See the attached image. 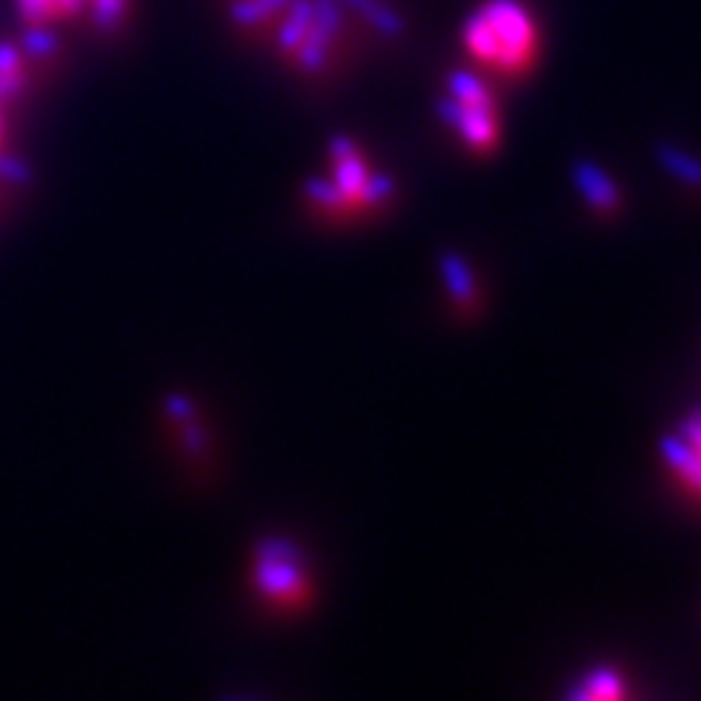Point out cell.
Instances as JSON below:
<instances>
[{
  "instance_id": "6da1fadb",
  "label": "cell",
  "mask_w": 701,
  "mask_h": 701,
  "mask_svg": "<svg viewBox=\"0 0 701 701\" xmlns=\"http://www.w3.org/2000/svg\"><path fill=\"white\" fill-rule=\"evenodd\" d=\"M465 44L485 65L521 74L535 59L538 33L521 0H485L465 21Z\"/></svg>"
},
{
  "instance_id": "7a4b0ae2",
  "label": "cell",
  "mask_w": 701,
  "mask_h": 701,
  "mask_svg": "<svg viewBox=\"0 0 701 701\" xmlns=\"http://www.w3.org/2000/svg\"><path fill=\"white\" fill-rule=\"evenodd\" d=\"M254 585L275 605H302L311 590L307 562L293 541L266 538L254 553Z\"/></svg>"
},
{
  "instance_id": "3957f363",
  "label": "cell",
  "mask_w": 701,
  "mask_h": 701,
  "mask_svg": "<svg viewBox=\"0 0 701 701\" xmlns=\"http://www.w3.org/2000/svg\"><path fill=\"white\" fill-rule=\"evenodd\" d=\"M343 33V7L339 0H313V18L307 27V35L295 48V62L307 74H316L327 65L334 39Z\"/></svg>"
},
{
  "instance_id": "277c9868",
  "label": "cell",
  "mask_w": 701,
  "mask_h": 701,
  "mask_svg": "<svg viewBox=\"0 0 701 701\" xmlns=\"http://www.w3.org/2000/svg\"><path fill=\"white\" fill-rule=\"evenodd\" d=\"M441 121L450 123L473 149H491L498 140V115L494 108L462 106L453 97H444L439 103Z\"/></svg>"
},
{
  "instance_id": "5b68a950",
  "label": "cell",
  "mask_w": 701,
  "mask_h": 701,
  "mask_svg": "<svg viewBox=\"0 0 701 701\" xmlns=\"http://www.w3.org/2000/svg\"><path fill=\"white\" fill-rule=\"evenodd\" d=\"M573 185L594 211L614 213L620 208V190H617L611 176L603 167H596L594 161L573 164Z\"/></svg>"
},
{
  "instance_id": "8992f818",
  "label": "cell",
  "mask_w": 701,
  "mask_h": 701,
  "mask_svg": "<svg viewBox=\"0 0 701 701\" xmlns=\"http://www.w3.org/2000/svg\"><path fill=\"white\" fill-rule=\"evenodd\" d=\"M331 161H334V181L336 188L343 190L345 199L350 202V208H357L359 193H363V185L368 179V170L363 158L357 156V147L350 138H334L331 140Z\"/></svg>"
},
{
  "instance_id": "52a82bcc",
  "label": "cell",
  "mask_w": 701,
  "mask_h": 701,
  "mask_svg": "<svg viewBox=\"0 0 701 701\" xmlns=\"http://www.w3.org/2000/svg\"><path fill=\"white\" fill-rule=\"evenodd\" d=\"M661 453L663 459H667V465L672 468L695 494H701V457H695L693 448H690L681 436H667V439L661 441Z\"/></svg>"
},
{
  "instance_id": "ba28073f",
  "label": "cell",
  "mask_w": 701,
  "mask_h": 701,
  "mask_svg": "<svg viewBox=\"0 0 701 701\" xmlns=\"http://www.w3.org/2000/svg\"><path fill=\"white\" fill-rule=\"evenodd\" d=\"M311 18L313 0H290L284 9V18H281V27H278V48L286 50V53H295V48L307 35Z\"/></svg>"
},
{
  "instance_id": "9c48e42d",
  "label": "cell",
  "mask_w": 701,
  "mask_h": 701,
  "mask_svg": "<svg viewBox=\"0 0 701 701\" xmlns=\"http://www.w3.org/2000/svg\"><path fill=\"white\" fill-rule=\"evenodd\" d=\"M441 275H444V284H448V293L453 295V302L459 307H473V302H477V284H473L471 266L459 254H441Z\"/></svg>"
},
{
  "instance_id": "30bf717a",
  "label": "cell",
  "mask_w": 701,
  "mask_h": 701,
  "mask_svg": "<svg viewBox=\"0 0 701 701\" xmlns=\"http://www.w3.org/2000/svg\"><path fill=\"white\" fill-rule=\"evenodd\" d=\"M626 695V687H622V678L611 669H596L590 676L585 678V684L576 687L567 693V699L576 701H614Z\"/></svg>"
},
{
  "instance_id": "8fae6325",
  "label": "cell",
  "mask_w": 701,
  "mask_h": 701,
  "mask_svg": "<svg viewBox=\"0 0 701 701\" xmlns=\"http://www.w3.org/2000/svg\"><path fill=\"white\" fill-rule=\"evenodd\" d=\"M448 97H453L457 103H462V106L494 108V100H491L485 82L477 74H471V71H453V74L448 76Z\"/></svg>"
},
{
  "instance_id": "7c38bea8",
  "label": "cell",
  "mask_w": 701,
  "mask_h": 701,
  "mask_svg": "<svg viewBox=\"0 0 701 701\" xmlns=\"http://www.w3.org/2000/svg\"><path fill=\"white\" fill-rule=\"evenodd\" d=\"M345 3H348L350 9H357L359 15L366 18L377 33L389 35V39L404 33V21H400V15L395 9L386 7L384 0H345Z\"/></svg>"
},
{
  "instance_id": "4fadbf2b",
  "label": "cell",
  "mask_w": 701,
  "mask_h": 701,
  "mask_svg": "<svg viewBox=\"0 0 701 701\" xmlns=\"http://www.w3.org/2000/svg\"><path fill=\"white\" fill-rule=\"evenodd\" d=\"M658 153V161L667 172H672L678 181H684V185H693V188H701V161L693 156H687L684 149H676V147H661L655 149Z\"/></svg>"
},
{
  "instance_id": "5bb4252c",
  "label": "cell",
  "mask_w": 701,
  "mask_h": 701,
  "mask_svg": "<svg viewBox=\"0 0 701 701\" xmlns=\"http://www.w3.org/2000/svg\"><path fill=\"white\" fill-rule=\"evenodd\" d=\"M290 0H237L231 15H234L237 24H261L266 18L281 15Z\"/></svg>"
},
{
  "instance_id": "9a60e30c",
  "label": "cell",
  "mask_w": 701,
  "mask_h": 701,
  "mask_svg": "<svg viewBox=\"0 0 701 701\" xmlns=\"http://www.w3.org/2000/svg\"><path fill=\"white\" fill-rule=\"evenodd\" d=\"M304 193H307V199H311L316 208H322V211H348L350 208V202L345 199L343 190L336 188V181L307 179Z\"/></svg>"
},
{
  "instance_id": "2e32d148",
  "label": "cell",
  "mask_w": 701,
  "mask_h": 701,
  "mask_svg": "<svg viewBox=\"0 0 701 701\" xmlns=\"http://www.w3.org/2000/svg\"><path fill=\"white\" fill-rule=\"evenodd\" d=\"M391 193H395V181H391L389 176H384V172H375V176H368L366 185H363L357 208H375V205H384Z\"/></svg>"
},
{
  "instance_id": "e0dca14e",
  "label": "cell",
  "mask_w": 701,
  "mask_h": 701,
  "mask_svg": "<svg viewBox=\"0 0 701 701\" xmlns=\"http://www.w3.org/2000/svg\"><path fill=\"white\" fill-rule=\"evenodd\" d=\"M678 436L693 448L695 457H701V412H693L690 418H684L681 421V430H678Z\"/></svg>"
}]
</instances>
